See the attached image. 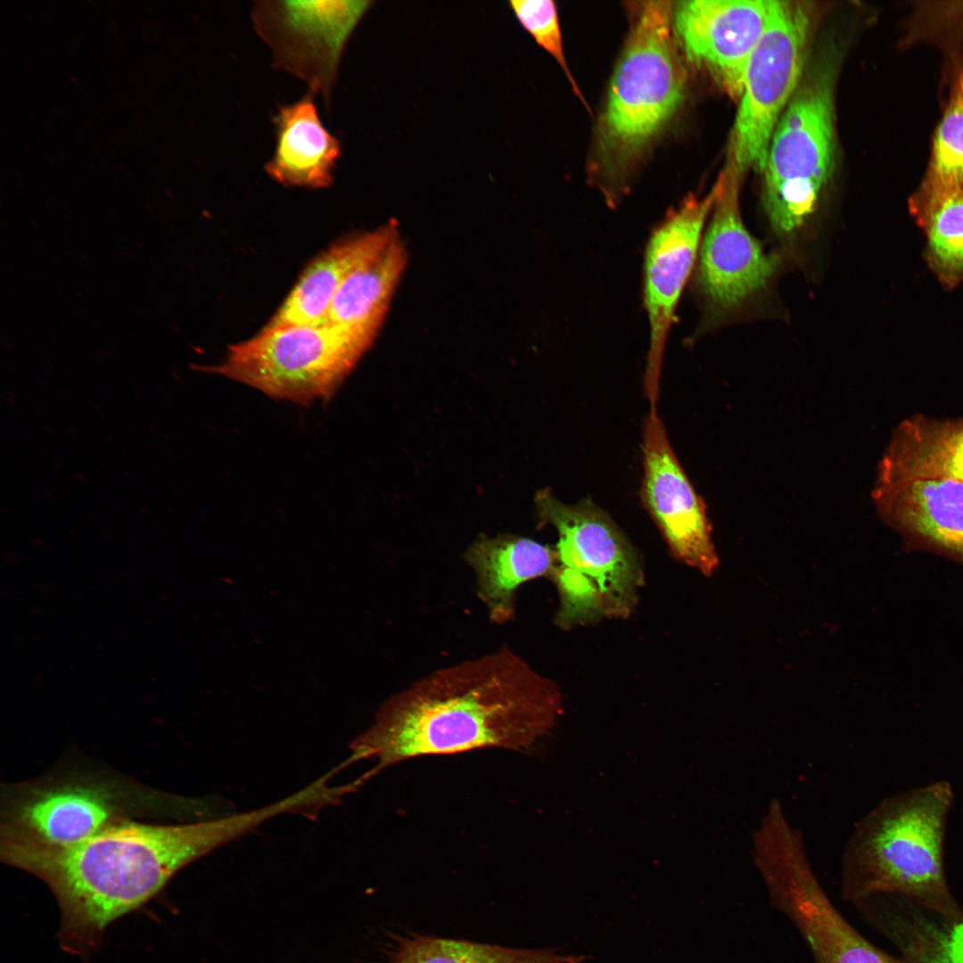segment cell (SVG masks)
<instances>
[{"label": "cell", "mask_w": 963, "mask_h": 963, "mask_svg": "<svg viewBox=\"0 0 963 963\" xmlns=\"http://www.w3.org/2000/svg\"><path fill=\"white\" fill-rule=\"evenodd\" d=\"M752 856L770 902L803 937L815 963H900L867 941L834 906L801 832L778 799L752 834Z\"/></svg>", "instance_id": "ba28073f"}, {"label": "cell", "mask_w": 963, "mask_h": 963, "mask_svg": "<svg viewBox=\"0 0 963 963\" xmlns=\"http://www.w3.org/2000/svg\"><path fill=\"white\" fill-rule=\"evenodd\" d=\"M372 1H256L251 20L274 66L305 81L330 108L345 46Z\"/></svg>", "instance_id": "8fae6325"}, {"label": "cell", "mask_w": 963, "mask_h": 963, "mask_svg": "<svg viewBox=\"0 0 963 963\" xmlns=\"http://www.w3.org/2000/svg\"><path fill=\"white\" fill-rule=\"evenodd\" d=\"M562 714L558 686L504 645L439 669L388 698L351 741L341 767L374 761L355 780L359 786L412 758L488 748L528 752L553 733Z\"/></svg>", "instance_id": "6da1fadb"}, {"label": "cell", "mask_w": 963, "mask_h": 963, "mask_svg": "<svg viewBox=\"0 0 963 963\" xmlns=\"http://www.w3.org/2000/svg\"><path fill=\"white\" fill-rule=\"evenodd\" d=\"M315 95L309 90L273 117L276 146L264 169L283 185L316 189L333 182L342 143L324 126Z\"/></svg>", "instance_id": "e0dca14e"}, {"label": "cell", "mask_w": 963, "mask_h": 963, "mask_svg": "<svg viewBox=\"0 0 963 963\" xmlns=\"http://www.w3.org/2000/svg\"><path fill=\"white\" fill-rule=\"evenodd\" d=\"M873 498L891 525L963 558V482L877 480Z\"/></svg>", "instance_id": "2e32d148"}, {"label": "cell", "mask_w": 963, "mask_h": 963, "mask_svg": "<svg viewBox=\"0 0 963 963\" xmlns=\"http://www.w3.org/2000/svg\"><path fill=\"white\" fill-rule=\"evenodd\" d=\"M673 8L669 1L643 4L610 82L593 179L611 207L628 191L634 163L684 98Z\"/></svg>", "instance_id": "277c9868"}, {"label": "cell", "mask_w": 963, "mask_h": 963, "mask_svg": "<svg viewBox=\"0 0 963 963\" xmlns=\"http://www.w3.org/2000/svg\"><path fill=\"white\" fill-rule=\"evenodd\" d=\"M805 2L772 1L766 28L747 62L728 158L743 176L761 172L769 144L805 68L812 29Z\"/></svg>", "instance_id": "30bf717a"}, {"label": "cell", "mask_w": 963, "mask_h": 963, "mask_svg": "<svg viewBox=\"0 0 963 963\" xmlns=\"http://www.w3.org/2000/svg\"><path fill=\"white\" fill-rule=\"evenodd\" d=\"M741 177L728 159L716 182L717 195L699 250L696 288L711 317L762 289L778 265V259L764 251L742 221Z\"/></svg>", "instance_id": "4fadbf2b"}, {"label": "cell", "mask_w": 963, "mask_h": 963, "mask_svg": "<svg viewBox=\"0 0 963 963\" xmlns=\"http://www.w3.org/2000/svg\"><path fill=\"white\" fill-rule=\"evenodd\" d=\"M465 559L475 573L476 592L490 621L504 624L515 613L517 588L531 580L550 576L555 551L524 537L482 535L465 551Z\"/></svg>", "instance_id": "d6986e66"}, {"label": "cell", "mask_w": 963, "mask_h": 963, "mask_svg": "<svg viewBox=\"0 0 963 963\" xmlns=\"http://www.w3.org/2000/svg\"><path fill=\"white\" fill-rule=\"evenodd\" d=\"M243 813L182 825L126 820L66 847L2 844L3 861L43 880L62 913L61 936L86 951L111 922L155 896L181 868L250 832Z\"/></svg>", "instance_id": "7a4b0ae2"}, {"label": "cell", "mask_w": 963, "mask_h": 963, "mask_svg": "<svg viewBox=\"0 0 963 963\" xmlns=\"http://www.w3.org/2000/svg\"><path fill=\"white\" fill-rule=\"evenodd\" d=\"M717 184L703 197L689 194L651 232L644 255L643 301L649 325L644 388L656 410L667 339L683 290L698 258Z\"/></svg>", "instance_id": "7c38bea8"}, {"label": "cell", "mask_w": 963, "mask_h": 963, "mask_svg": "<svg viewBox=\"0 0 963 963\" xmlns=\"http://www.w3.org/2000/svg\"><path fill=\"white\" fill-rule=\"evenodd\" d=\"M909 210L924 234L925 258L934 276L949 290L963 284V185L923 179Z\"/></svg>", "instance_id": "7402d4cb"}, {"label": "cell", "mask_w": 963, "mask_h": 963, "mask_svg": "<svg viewBox=\"0 0 963 963\" xmlns=\"http://www.w3.org/2000/svg\"><path fill=\"white\" fill-rule=\"evenodd\" d=\"M385 229L386 224L374 231L346 238L324 251L300 275L267 326L325 323L343 281L379 243Z\"/></svg>", "instance_id": "44dd1931"}, {"label": "cell", "mask_w": 963, "mask_h": 963, "mask_svg": "<svg viewBox=\"0 0 963 963\" xmlns=\"http://www.w3.org/2000/svg\"><path fill=\"white\" fill-rule=\"evenodd\" d=\"M942 6L923 8L925 18L932 26L956 24L963 26V2L941 3Z\"/></svg>", "instance_id": "4316f807"}, {"label": "cell", "mask_w": 963, "mask_h": 963, "mask_svg": "<svg viewBox=\"0 0 963 963\" xmlns=\"http://www.w3.org/2000/svg\"><path fill=\"white\" fill-rule=\"evenodd\" d=\"M770 1L692 0L676 4L673 29L687 59L740 97L750 56L768 21Z\"/></svg>", "instance_id": "9a60e30c"}, {"label": "cell", "mask_w": 963, "mask_h": 963, "mask_svg": "<svg viewBox=\"0 0 963 963\" xmlns=\"http://www.w3.org/2000/svg\"><path fill=\"white\" fill-rule=\"evenodd\" d=\"M837 72L835 50L807 63L771 136L761 171L763 203L780 235L796 232L808 220L832 173Z\"/></svg>", "instance_id": "8992f818"}, {"label": "cell", "mask_w": 963, "mask_h": 963, "mask_svg": "<svg viewBox=\"0 0 963 963\" xmlns=\"http://www.w3.org/2000/svg\"><path fill=\"white\" fill-rule=\"evenodd\" d=\"M924 179L945 185H963V68L957 72L935 128Z\"/></svg>", "instance_id": "cb8c5ba5"}, {"label": "cell", "mask_w": 963, "mask_h": 963, "mask_svg": "<svg viewBox=\"0 0 963 963\" xmlns=\"http://www.w3.org/2000/svg\"><path fill=\"white\" fill-rule=\"evenodd\" d=\"M509 5L523 28L556 60L573 91L583 99L565 58L556 4L551 0H513Z\"/></svg>", "instance_id": "d4e9b609"}, {"label": "cell", "mask_w": 963, "mask_h": 963, "mask_svg": "<svg viewBox=\"0 0 963 963\" xmlns=\"http://www.w3.org/2000/svg\"><path fill=\"white\" fill-rule=\"evenodd\" d=\"M963 482V420L917 416L901 423L880 461L877 481Z\"/></svg>", "instance_id": "ffe728a7"}, {"label": "cell", "mask_w": 963, "mask_h": 963, "mask_svg": "<svg viewBox=\"0 0 963 963\" xmlns=\"http://www.w3.org/2000/svg\"><path fill=\"white\" fill-rule=\"evenodd\" d=\"M952 797L951 785L940 781L887 798L865 815L842 856L844 899L859 903L876 894L896 893L947 920L961 918L943 868Z\"/></svg>", "instance_id": "3957f363"}, {"label": "cell", "mask_w": 963, "mask_h": 963, "mask_svg": "<svg viewBox=\"0 0 963 963\" xmlns=\"http://www.w3.org/2000/svg\"><path fill=\"white\" fill-rule=\"evenodd\" d=\"M1 844L66 847L144 813L164 811V794L128 780L69 773L7 787Z\"/></svg>", "instance_id": "52a82bcc"}, {"label": "cell", "mask_w": 963, "mask_h": 963, "mask_svg": "<svg viewBox=\"0 0 963 963\" xmlns=\"http://www.w3.org/2000/svg\"><path fill=\"white\" fill-rule=\"evenodd\" d=\"M535 503L541 522L558 533L549 576L560 597L556 624L572 629L628 617L644 575L637 552L621 530L589 501L568 505L543 490Z\"/></svg>", "instance_id": "5b68a950"}, {"label": "cell", "mask_w": 963, "mask_h": 963, "mask_svg": "<svg viewBox=\"0 0 963 963\" xmlns=\"http://www.w3.org/2000/svg\"><path fill=\"white\" fill-rule=\"evenodd\" d=\"M947 921L916 927L904 946L911 963H963V916Z\"/></svg>", "instance_id": "484cf974"}, {"label": "cell", "mask_w": 963, "mask_h": 963, "mask_svg": "<svg viewBox=\"0 0 963 963\" xmlns=\"http://www.w3.org/2000/svg\"><path fill=\"white\" fill-rule=\"evenodd\" d=\"M388 963H583L584 956H564L556 949H520L465 939L408 934L393 935Z\"/></svg>", "instance_id": "603a6c76"}, {"label": "cell", "mask_w": 963, "mask_h": 963, "mask_svg": "<svg viewBox=\"0 0 963 963\" xmlns=\"http://www.w3.org/2000/svg\"><path fill=\"white\" fill-rule=\"evenodd\" d=\"M642 452L645 507L673 556L712 575L719 559L706 507L676 457L657 410L645 419Z\"/></svg>", "instance_id": "5bb4252c"}, {"label": "cell", "mask_w": 963, "mask_h": 963, "mask_svg": "<svg viewBox=\"0 0 963 963\" xmlns=\"http://www.w3.org/2000/svg\"><path fill=\"white\" fill-rule=\"evenodd\" d=\"M368 349L329 322L266 326L230 345L224 359L208 370L274 399L307 406L330 399Z\"/></svg>", "instance_id": "9c48e42d"}, {"label": "cell", "mask_w": 963, "mask_h": 963, "mask_svg": "<svg viewBox=\"0 0 963 963\" xmlns=\"http://www.w3.org/2000/svg\"><path fill=\"white\" fill-rule=\"evenodd\" d=\"M407 259L397 226L387 223L379 243L343 281L325 322L343 328L370 347L384 321Z\"/></svg>", "instance_id": "ac0fdd59"}]
</instances>
